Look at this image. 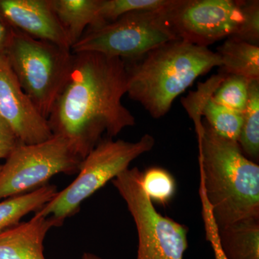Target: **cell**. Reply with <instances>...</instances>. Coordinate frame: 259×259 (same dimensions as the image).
<instances>
[{"instance_id": "cell-1", "label": "cell", "mask_w": 259, "mask_h": 259, "mask_svg": "<svg viewBox=\"0 0 259 259\" xmlns=\"http://www.w3.org/2000/svg\"><path fill=\"white\" fill-rule=\"evenodd\" d=\"M73 55L69 79L48 122L54 136L70 140L85 158L104 133L113 139L136 125V118L122 103L127 94L125 61L95 52Z\"/></svg>"}, {"instance_id": "cell-2", "label": "cell", "mask_w": 259, "mask_h": 259, "mask_svg": "<svg viewBox=\"0 0 259 259\" xmlns=\"http://www.w3.org/2000/svg\"><path fill=\"white\" fill-rule=\"evenodd\" d=\"M199 144V185L218 229L259 218V166L237 141L221 137L200 116H191Z\"/></svg>"}, {"instance_id": "cell-3", "label": "cell", "mask_w": 259, "mask_h": 259, "mask_svg": "<svg viewBox=\"0 0 259 259\" xmlns=\"http://www.w3.org/2000/svg\"><path fill=\"white\" fill-rule=\"evenodd\" d=\"M125 63L127 95L155 119L166 115L177 97L199 76L221 66L217 52L180 40Z\"/></svg>"}, {"instance_id": "cell-4", "label": "cell", "mask_w": 259, "mask_h": 259, "mask_svg": "<svg viewBox=\"0 0 259 259\" xmlns=\"http://www.w3.org/2000/svg\"><path fill=\"white\" fill-rule=\"evenodd\" d=\"M3 54L23 91L48 120L69 79L71 51L11 28Z\"/></svg>"}, {"instance_id": "cell-5", "label": "cell", "mask_w": 259, "mask_h": 259, "mask_svg": "<svg viewBox=\"0 0 259 259\" xmlns=\"http://www.w3.org/2000/svg\"><path fill=\"white\" fill-rule=\"evenodd\" d=\"M155 143L150 134L136 142L101 139L81 162L76 178L35 213L52 218L58 227L62 226L66 218L79 211L83 201L129 168L131 162L151 151Z\"/></svg>"}, {"instance_id": "cell-6", "label": "cell", "mask_w": 259, "mask_h": 259, "mask_svg": "<svg viewBox=\"0 0 259 259\" xmlns=\"http://www.w3.org/2000/svg\"><path fill=\"white\" fill-rule=\"evenodd\" d=\"M142 176L143 172L134 167L112 181L136 226V259H183L188 248V228L156 210L145 192Z\"/></svg>"}, {"instance_id": "cell-7", "label": "cell", "mask_w": 259, "mask_h": 259, "mask_svg": "<svg viewBox=\"0 0 259 259\" xmlns=\"http://www.w3.org/2000/svg\"><path fill=\"white\" fill-rule=\"evenodd\" d=\"M165 10L131 12L111 23L89 28L71 53H98L123 61L139 59L155 48L179 40L167 23Z\"/></svg>"}, {"instance_id": "cell-8", "label": "cell", "mask_w": 259, "mask_h": 259, "mask_svg": "<svg viewBox=\"0 0 259 259\" xmlns=\"http://www.w3.org/2000/svg\"><path fill=\"white\" fill-rule=\"evenodd\" d=\"M81 156L70 140L53 136L35 144L19 143L0 170V200L37 190L58 174L79 171Z\"/></svg>"}, {"instance_id": "cell-9", "label": "cell", "mask_w": 259, "mask_h": 259, "mask_svg": "<svg viewBox=\"0 0 259 259\" xmlns=\"http://www.w3.org/2000/svg\"><path fill=\"white\" fill-rule=\"evenodd\" d=\"M242 0H174L164 10L177 38L208 48L235 33L243 20Z\"/></svg>"}, {"instance_id": "cell-10", "label": "cell", "mask_w": 259, "mask_h": 259, "mask_svg": "<svg viewBox=\"0 0 259 259\" xmlns=\"http://www.w3.org/2000/svg\"><path fill=\"white\" fill-rule=\"evenodd\" d=\"M0 116L21 144H39L54 136L47 119L20 87L3 53L0 54Z\"/></svg>"}, {"instance_id": "cell-11", "label": "cell", "mask_w": 259, "mask_h": 259, "mask_svg": "<svg viewBox=\"0 0 259 259\" xmlns=\"http://www.w3.org/2000/svg\"><path fill=\"white\" fill-rule=\"evenodd\" d=\"M0 15L11 28L71 51L51 0H0Z\"/></svg>"}, {"instance_id": "cell-12", "label": "cell", "mask_w": 259, "mask_h": 259, "mask_svg": "<svg viewBox=\"0 0 259 259\" xmlns=\"http://www.w3.org/2000/svg\"><path fill=\"white\" fill-rule=\"evenodd\" d=\"M226 75L219 73L198 86L196 93L182 102L189 115L197 114L205 118L213 131L221 137L238 142L243 124V113L220 105L213 100L212 95Z\"/></svg>"}, {"instance_id": "cell-13", "label": "cell", "mask_w": 259, "mask_h": 259, "mask_svg": "<svg viewBox=\"0 0 259 259\" xmlns=\"http://www.w3.org/2000/svg\"><path fill=\"white\" fill-rule=\"evenodd\" d=\"M53 227L58 226L52 218L35 213L30 221L0 232V259H46L44 240Z\"/></svg>"}, {"instance_id": "cell-14", "label": "cell", "mask_w": 259, "mask_h": 259, "mask_svg": "<svg viewBox=\"0 0 259 259\" xmlns=\"http://www.w3.org/2000/svg\"><path fill=\"white\" fill-rule=\"evenodd\" d=\"M70 47H74L87 29L100 25L102 0H51Z\"/></svg>"}, {"instance_id": "cell-15", "label": "cell", "mask_w": 259, "mask_h": 259, "mask_svg": "<svg viewBox=\"0 0 259 259\" xmlns=\"http://www.w3.org/2000/svg\"><path fill=\"white\" fill-rule=\"evenodd\" d=\"M227 259H259V218H248L218 229Z\"/></svg>"}, {"instance_id": "cell-16", "label": "cell", "mask_w": 259, "mask_h": 259, "mask_svg": "<svg viewBox=\"0 0 259 259\" xmlns=\"http://www.w3.org/2000/svg\"><path fill=\"white\" fill-rule=\"evenodd\" d=\"M221 57L220 73L259 81V47L228 37L218 48Z\"/></svg>"}, {"instance_id": "cell-17", "label": "cell", "mask_w": 259, "mask_h": 259, "mask_svg": "<svg viewBox=\"0 0 259 259\" xmlns=\"http://www.w3.org/2000/svg\"><path fill=\"white\" fill-rule=\"evenodd\" d=\"M55 185H47L20 195L0 202V232L20 223V220L31 212H37L57 194Z\"/></svg>"}, {"instance_id": "cell-18", "label": "cell", "mask_w": 259, "mask_h": 259, "mask_svg": "<svg viewBox=\"0 0 259 259\" xmlns=\"http://www.w3.org/2000/svg\"><path fill=\"white\" fill-rule=\"evenodd\" d=\"M238 143L245 156L253 161L259 159V81L250 83L248 103Z\"/></svg>"}, {"instance_id": "cell-19", "label": "cell", "mask_w": 259, "mask_h": 259, "mask_svg": "<svg viewBox=\"0 0 259 259\" xmlns=\"http://www.w3.org/2000/svg\"><path fill=\"white\" fill-rule=\"evenodd\" d=\"M251 81L242 76L226 75L212 95L220 105L243 113L246 108Z\"/></svg>"}, {"instance_id": "cell-20", "label": "cell", "mask_w": 259, "mask_h": 259, "mask_svg": "<svg viewBox=\"0 0 259 259\" xmlns=\"http://www.w3.org/2000/svg\"><path fill=\"white\" fill-rule=\"evenodd\" d=\"M173 3L174 0H102L99 13L100 25L111 23L131 12L163 10Z\"/></svg>"}, {"instance_id": "cell-21", "label": "cell", "mask_w": 259, "mask_h": 259, "mask_svg": "<svg viewBox=\"0 0 259 259\" xmlns=\"http://www.w3.org/2000/svg\"><path fill=\"white\" fill-rule=\"evenodd\" d=\"M142 184L153 203L166 205L176 192V181L169 172L161 167H151L143 172Z\"/></svg>"}, {"instance_id": "cell-22", "label": "cell", "mask_w": 259, "mask_h": 259, "mask_svg": "<svg viewBox=\"0 0 259 259\" xmlns=\"http://www.w3.org/2000/svg\"><path fill=\"white\" fill-rule=\"evenodd\" d=\"M243 20L231 38L259 47V1L242 0Z\"/></svg>"}, {"instance_id": "cell-23", "label": "cell", "mask_w": 259, "mask_h": 259, "mask_svg": "<svg viewBox=\"0 0 259 259\" xmlns=\"http://www.w3.org/2000/svg\"><path fill=\"white\" fill-rule=\"evenodd\" d=\"M199 197H200L201 204H202V218H203L204 230H205L206 240L211 244L214 255V259H227L220 244L218 228L213 218L210 204L207 201L202 186L199 187Z\"/></svg>"}, {"instance_id": "cell-24", "label": "cell", "mask_w": 259, "mask_h": 259, "mask_svg": "<svg viewBox=\"0 0 259 259\" xmlns=\"http://www.w3.org/2000/svg\"><path fill=\"white\" fill-rule=\"evenodd\" d=\"M19 143L13 129L0 116V159H6Z\"/></svg>"}, {"instance_id": "cell-25", "label": "cell", "mask_w": 259, "mask_h": 259, "mask_svg": "<svg viewBox=\"0 0 259 259\" xmlns=\"http://www.w3.org/2000/svg\"><path fill=\"white\" fill-rule=\"evenodd\" d=\"M11 32V27L0 15V54L4 53Z\"/></svg>"}, {"instance_id": "cell-26", "label": "cell", "mask_w": 259, "mask_h": 259, "mask_svg": "<svg viewBox=\"0 0 259 259\" xmlns=\"http://www.w3.org/2000/svg\"><path fill=\"white\" fill-rule=\"evenodd\" d=\"M82 259H102L98 255L92 253H84L82 255Z\"/></svg>"}, {"instance_id": "cell-27", "label": "cell", "mask_w": 259, "mask_h": 259, "mask_svg": "<svg viewBox=\"0 0 259 259\" xmlns=\"http://www.w3.org/2000/svg\"><path fill=\"white\" fill-rule=\"evenodd\" d=\"M2 168V165H0V170H1Z\"/></svg>"}]
</instances>
